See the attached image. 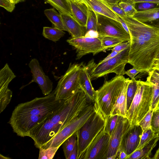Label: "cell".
Returning <instances> with one entry per match:
<instances>
[{"mask_svg":"<svg viewBox=\"0 0 159 159\" xmlns=\"http://www.w3.org/2000/svg\"><path fill=\"white\" fill-rule=\"evenodd\" d=\"M128 27L130 46L128 63L141 71L152 69L159 52V27L127 16L122 18Z\"/></svg>","mask_w":159,"mask_h":159,"instance_id":"1","label":"cell"},{"mask_svg":"<svg viewBox=\"0 0 159 159\" xmlns=\"http://www.w3.org/2000/svg\"><path fill=\"white\" fill-rule=\"evenodd\" d=\"M65 100H56L54 90L44 97L20 103L13 110L8 123L17 135L29 137L30 131L56 112Z\"/></svg>","mask_w":159,"mask_h":159,"instance_id":"2","label":"cell"},{"mask_svg":"<svg viewBox=\"0 0 159 159\" xmlns=\"http://www.w3.org/2000/svg\"><path fill=\"white\" fill-rule=\"evenodd\" d=\"M90 103L81 89L65 100L63 104L56 112L30 131L29 137L34 140L35 147L39 149L49 141Z\"/></svg>","mask_w":159,"mask_h":159,"instance_id":"3","label":"cell"},{"mask_svg":"<svg viewBox=\"0 0 159 159\" xmlns=\"http://www.w3.org/2000/svg\"><path fill=\"white\" fill-rule=\"evenodd\" d=\"M137 89L131 104L127 110L126 117L130 126L138 125L152 108V86L148 81L136 80Z\"/></svg>","mask_w":159,"mask_h":159,"instance_id":"4","label":"cell"},{"mask_svg":"<svg viewBox=\"0 0 159 159\" xmlns=\"http://www.w3.org/2000/svg\"><path fill=\"white\" fill-rule=\"evenodd\" d=\"M125 79L122 75H117L110 80L106 81L96 91L94 103L95 109L100 111L105 119L110 115Z\"/></svg>","mask_w":159,"mask_h":159,"instance_id":"5","label":"cell"},{"mask_svg":"<svg viewBox=\"0 0 159 159\" xmlns=\"http://www.w3.org/2000/svg\"><path fill=\"white\" fill-rule=\"evenodd\" d=\"M105 118L99 111L94 112L76 132L78 150L77 159H82L87 149L103 129Z\"/></svg>","mask_w":159,"mask_h":159,"instance_id":"6","label":"cell"},{"mask_svg":"<svg viewBox=\"0 0 159 159\" xmlns=\"http://www.w3.org/2000/svg\"><path fill=\"white\" fill-rule=\"evenodd\" d=\"M129 47L102 63L95 64L93 62L89 64L87 66L91 79H95L111 73L118 75H125V66L128 61Z\"/></svg>","mask_w":159,"mask_h":159,"instance_id":"7","label":"cell"},{"mask_svg":"<svg viewBox=\"0 0 159 159\" xmlns=\"http://www.w3.org/2000/svg\"><path fill=\"white\" fill-rule=\"evenodd\" d=\"M95 111L94 103L91 102L77 116L41 147L43 148L52 147H60L68 138L76 133Z\"/></svg>","mask_w":159,"mask_h":159,"instance_id":"8","label":"cell"},{"mask_svg":"<svg viewBox=\"0 0 159 159\" xmlns=\"http://www.w3.org/2000/svg\"><path fill=\"white\" fill-rule=\"evenodd\" d=\"M81 66L78 64H70L67 70L59 81L54 90L56 100H66L80 89L79 75Z\"/></svg>","mask_w":159,"mask_h":159,"instance_id":"9","label":"cell"},{"mask_svg":"<svg viewBox=\"0 0 159 159\" xmlns=\"http://www.w3.org/2000/svg\"><path fill=\"white\" fill-rule=\"evenodd\" d=\"M97 19V32L98 34L115 37L130 41L129 34L127 33L121 23L110 18L96 13Z\"/></svg>","mask_w":159,"mask_h":159,"instance_id":"10","label":"cell"},{"mask_svg":"<svg viewBox=\"0 0 159 159\" xmlns=\"http://www.w3.org/2000/svg\"><path fill=\"white\" fill-rule=\"evenodd\" d=\"M130 127L126 117L119 116L115 127L110 136L107 159H118L123 139Z\"/></svg>","mask_w":159,"mask_h":159,"instance_id":"11","label":"cell"},{"mask_svg":"<svg viewBox=\"0 0 159 159\" xmlns=\"http://www.w3.org/2000/svg\"><path fill=\"white\" fill-rule=\"evenodd\" d=\"M66 41L76 49L77 59L89 53L94 55L105 51L100 40L98 37L84 36L71 38Z\"/></svg>","mask_w":159,"mask_h":159,"instance_id":"12","label":"cell"},{"mask_svg":"<svg viewBox=\"0 0 159 159\" xmlns=\"http://www.w3.org/2000/svg\"><path fill=\"white\" fill-rule=\"evenodd\" d=\"M110 136L103 129L89 146L82 157L83 159H107Z\"/></svg>","mask_w":159,"mask_h":159,"instance_id":"13","label":"cell"},{"mask_svg":"<svg viewBox=\"0 0 159 159\" xmlns=\"http://www.w3.org/2000/svg\"><path fill=\"white\" fill-rule=\"evenodd\" d=\"M29 66L32 74V79L25 86L35 82L38 84L44 95L50 94L52 91V82L44 73L38 60L35 58L32 59Z\"/></svg>","mask_w":159,"mask_h":159,"instance_id":"14","label":"cell"},{"mask_svg":"<svg viewBox=\"0 0 159 159\" xmlns=\"http://www.w3.org/2000/svg\"><path fill=\"white\" fill-rule=\"evenodd\" d=\"M143 132L139 125L130 126L124 136L120 151H124L128 157L135 151L139 143Z\"/></svg>","mask_w":159,"mask_h":159,"instance_id":"15","label":"cell"},{"mask_svg":"<svg viewBox=\"0 0 159 159\" xmlns=\"http://www.w3.org/2000/svg\"><path fill=\"white\" fill-rule=\"evenodd\" d=\"M79 83L80 89L85 93L89 102L94 103L96 91L93 87L88 68L81 66L79 75Z\"/></svg>","mask_w":159,"mask_h":159,"instance_id":"16","label":"cell"},{"mask_svg":"<svg viewBox=\"0 0 159 159\" xmlns=\"http://www.w3.org/2000/svg\"><path fill=\"white\" fill-rule=\"evenodd\" d=\"M67 31L71 35L72 38L85 36L87 33L86 27L81 25L72 15L59 12Z\"/></svg>","mask_w":159,"mask_h":159,"instance_id":"17","label":"cell"},{"mask_svg":"<svg viewBox=\"0 0 159 159\" xmlns=\"http://www.w3.org/2000/svg\"><path fill=\"white\" fill-rule=\"evenodd\" d=\"M129 78H126L123 87L113 106L111 116L118 115L126 117L127 108V91L130 81Z\"/></svg>","mask_w":159,"mask_h":159,"instance_id":"18","label":"cell"},{"mask_svg":"<svg viewBox=\"0 0 159 159\" xmlns=\"http://www.w3.org/2000/svg\"><path fill=\"white\" fill-rule=\"evenodd\" d=\"M72 16L81 25L86 27L89 8L86 3L75 0H68Z\"/></svg>","mask_w":159,"mask_h":159,"instance_id":"19","label":"cell"},{"mask_svg":"<svg viewBox=\"0 0 159 159\" xmlns=\"http://www.w3.org/2000/svg\"><path fill=\"white\" fill-rule=\"evenodd\" d=\"M96 13L102 15L119 22L118 16L102 0H83Z\"/></svg>","mask_w":159,"mask_h":159,"instance_id":"20","label":"cell"},{"mask_svg":"<svg viewBox=\"0 0 159 159\" xmlns=\"http://www.w3.org/2000/svg\"><path fill=\"white\" fill-rule=\"evenodd\" d=\"M133 17L140 22L159 27V6L148 10L137 11Z\"/></svg>","mask_w":159,"mask_h":159,"instance_id":"21","label":"cell"},{"mask_svg":"<svg viewBox=\"0 0 159 159\" xmlns=\"http://www.w3.org/2000/svg\"><path fill=\"white\" fill-rule=\"evenodd\" d=\"M16 76L6 63L0 70V96L12 93L8 89L9 84Z\"/></svg>","mask_w":159,"mask_h":159,"instance_id":"22","label":"cell"},{"mask_svg":"<svg viewBox=\"0 0 159 159\" xmlns=\"http://www.w3.org/2000/svg\"><path fill=\"white\" fill-rule=\"evenodd\" d=\"M159 140V135H157L152 140L141 148L136 149L127 158V159H151V152L156 146Z\"/></svg>","mask_w":159,"mask_h":159,"instance_id":"23","label":"cell"},{"mask_svg":"<svg viewBox=\"0 0 159 159\" xmlns=\"http://www.w3.org/2000/svg\"><path fill=\"white\" fill-rule=\"evenodd\" d=\"M147 81L152 86V108L156 109L159 101V72L155 70H151L148 73Z\"/></svg>","mask_w":159,"mask_h":159,"instance_id":"24","label":"cell"},{"mask_svg":"<svg viewBox=\"0 0 159 159\" xmlns=\"http://www.w3.org/2000/svg\"><path fill=\"white\" fill-rule=\"evenodd\" d=\"M44 13L49 20L56 27L63 30L67 31L61 16L53 8L47 9Z\"/></svg>","mask_w":159,"mask_h":159,"instance_id":"25","label":"cell"},{"mask_svg":"<svg viewBox=\"0 0 159 159\" xmlns=\"http://www.w3.org/2000/svg\"><path fill=\"white\" fill-rule=\"evenodd\" d=\"M63 30L57 28L44 27L42 34L46 38L53 42L58 41L65 34Z\"/></svg>","mask_w":159,"mask_h":159,"instance_id":"26","label":"cell"},{"mask_svg":"<svg viewBox=\"0 0 159 159\" xmlns=\"http://www.w3.org/2000/svg\"><path fill=\"white\" fill-rule=\"evenodd\" d=\"M98 37L100 40L105 51L114 47L120 43L125 42L122 39L108 35L98 34Z\"/></svg>","mask_w":159,"mask_h":159,"instance_id":"27","label":"cell"},{"mask_svg":"<svg viewBox=\"0 0 159 159\" xmlns=\"http://www.w3.org/2000/svg\"><path fill=\"white\" fill-rule=\"evenodd\" d=\"M59 12L72 16L70 5L68 0H46Z\"/></svg>","mask_w":159,"mask_h":159,"instance_id":"28","label":"cell"},{"mask_svg":"<svg viewBox=\"0 0 159 159\" xmlns=\"http://www.w3.org/2000/svg\"><path fill=\"white\" fill-rule=\"evenodd\" d=\"M118 3L127 16L133 17L138 11L134 0H121Z\"/></svg>","mask_w":159,"mask_h":159,"instance_id":"29","label":"cell"},{"mask_svg":"<svg viewBox=\"0 0 159 159\" xmlns=\"http://www.w3.org/2000/svg\"><path fill=\"white\" fill-rule=\"evenodd\" d=\"M77 141V136L76 133L68 138L63 143V151L66 159H68Z\"/></svg>","mask_w":159,"mask_h":159,"instance_id":"30","label":"cell"},{"mask_svg":"<svg viewBox=\"0 0 159 159\" xmlns=\"http://www.w3.org/2000/svg\"><path fill=\"white\" fill-rule=\"evenodd\" d=\"M137 82L135 79L130 80L127 91V108H129L133 100L137 89Z\"/></svg>","mask_w":159,"mask_h":159,"instance_id":"31","label":"cell"},{"mask_svg":"<svg viewBox=\"0 0 159 159\" xmlns=\"http://www.w3.org/2000/svg\"><path fill=\"white\" fill-rule=\"evenodd\" d=\"M118 116V115H109L105 119L103 130L105 133L110 136L115 127Z\"/></svg>","mask_w":159,"mask_h":159,"instance_id":"32","label":"cell"},{"mask_svg":"<svg viewBox=\"0 0 159 159\" xmlns=\"http://www.w3.org/2000/svg\"><path fill=\"white\" fill-rule=\"evenodd\" d=\"M88 14L86 27L87 32L90 30L97 31L98 25L96 13L89 7H88Z\"/></svg>","mask_w":159,"mask_h":159,"instance_id":"33","label":"cell"},{"mask_svg":"<svg viewBox=\"0 0 159 159\" xmlns=\"http://www.w3.org/2000/svg\"><path fill=\"white\" fill-rule=\"evenodd\" d=\"M60 147H50L46 148L40 147L39 148V159H52Z\"/></svg>","mask_w":159,"mask_h":159,"instance_id":"34","label":"cell"},{"mask_svg":"<svg viewBox=\"0 0 159 159\" xmlns=\"http://www.w3.org/2000/svg\"><path fill=\"white\" fill-rule=\"evenodd\" d=\"M157 135L155 134L151 128L143 130L139 143L136 149L144 146Z\"/></svg>","mask_w":159,"mask_h":159,"instance_id":"35","label":"cell"},{"mask_svg":"<svg viewBox=\"0 0 159 159\" xmlns=\"http://www.w3.org/2000/svg\"><path fill=\"white\" fill-rule=\"evenodd\" d=\"M151 129L156 135H159V109L154 110L151 119Z\"/></svg>","mask_w":159,"mask_h":159,"instance_id":"36","label":"cell"},{"mask_svg":"<svg viewBox=\"0 0 159 159\" xmlns=\"http://www.w3.org/2000/svg\"><path fill=\"white\" fill-rule=\"evenodd\" d=\"M154 110L151 108L139 123L143 130L151 128V121Z\"/></svg>","mask_w":159,"mask_h":159,"instance_id":"37","label":"cell"},{"mask_svg":"<svg viewBox=\"0 0 159 159\" xmlns=\"http://www.w3.org/2000/svg\"><path fill=\"white\" fill-rule=\"evenodd\" d=\"M159 6V4L143 2L136 3L135 8L138 11L149 10Z\"/></svg>","mask_w":159,"mask_h":159,"instance_id":"38","label":"cell"},{"mask_svg":"<svg viewBox=\"0 0 159 159\" xmlns=\"http://www.w3.org/2000/svg\"><path fill=\"white\" fill-rule=\"evenodd\" d=\"M15 3L11 0H0V6L10 12H11L15 7Z\"/></svg>","mask_w":159,"mask_h":159,"instance_id":"39","label":"cell"},{"mask_svg":"<svg viewBox=\"0 0 159 159\" xmlns=\"http://www.w3.org/2000/svg\"><path fill=\"white\" fill-rule=\"evenodd\" d=\"M108 4L111 8L118 16L119 17L123 18L124 16H126L125 12L119 5L118 3Z\"/></svg>","mask_w":159,"mask_h":159,"instance_id":"40","label":"cell"},{"mask_svg":"<svg viewBox=\"0 0 159 159\" xmlns=\"http://www.w3.org/2000/svg\"><path fill=\"white\" fill-rule=\"evenodd\" d=\"M130 43V41L121 42L113 47L111 50L112 51H116L120 52L129 47Z\"/></svg>","mask_w":159,"mask_h":159,"instance_id":"41","label":"cell"},{"mask_svg":"<svg viewBox=\"0 0 159 159\" xmlns=\"http://www.w3.org/2000/svg\"><path fill=\"white\" fill-rule=\"evenodd\" d=\"M141 73V71L138 69L133 67L130 69L125 71V74L128 76L131 80L135 79V77L138 73Z\"/></svg>","mask_w":159,"mask_h":159,"instance_id":"42","label":"cell"},{"mask_svg":"<svg viewBox=\"0 0 159 159\" xmlns=\"http://www.w3.org/2000/svg\"><path fill=\"white\" fill-rule=\"evenodd\" d=\"M78 155V150L77 141L73 150L69 157L68 159H77Z\"/></svg>","mask_w":159,"mask_h":159,"instance_id":"43","label":"cell"},{"mask_svg":"<svg viewBox=\"0 0 159 159\" xmlns=\"http://www.w3.org/2000/svg\"><path fill=\"white\" fill-rule=\"evenodd\" d=\"M119 53V52L116 51H112L111 53L109 54L106 57L100 61L99 63H102L114 57L117 55Z\"/></svg>","mask_w":159,"mask_h":159,"instance_id":"44","label":"cell"},{"mask_svg":"<svg viewBox=\"0 0 159 159\" xmlns=\"http://www.w3.org/2000/svg\"><path fill=\"white\" fill-rule=\"evenodd\" d=\"M152 69L155 70L159 72V59H155L154 60Z\"/></svg>","mask_w":159,"mask_h":159,"instance_id":"45","label":"cell"},{"mask_svg":"<svg viewBox=\"0 0 159 159\" xmlns=\"http://www.w3.org/2000/svg\"><path fill=\"white\" fill-rule=\"evenodd\" d=\"M119 22L121 23L123 27L124 28L125 30L129 34V32L128 27L125 21L122 18L119 17Z\"/></svg>","mask_w":159,"mask_h":159,"instance_id":"46","label":"cell"},{"mask_svg":"<svg viewBox=\"0 0 159 159\" xmlns=\"http://www.w3.org/2000/svg\"><path fill=\"white\" fill-rule=\"evenodd\" d=\"M136 3L139 2H146L159 4V0H134Z\"/></svg>","mask_w":159,"mask_h":159,"instance_id":"47","label":"cell"},{"mask_svg":"<svg viewBox=\"0 0 159 159\" xmlns=\"http://www.w3.org/2000/svg\"><path fill=\"white\" fill-rule=\"evenodd\" d=\"M128 155L123 151H121L119 153L118 159H127Z\"/></svg>","mask_w":159,"mask_h":159,"instance_id":"48","label":"cell"},{"mask_svg":"<svg viewBox=\"0 0 159 159\" xmlns=\"http://www.w3.org/2000/svg\"><path fill=\"white\" fill-rule=\"evenodd\" d=\"M109 4H114L118 3L121 0H102Z\"/></svg>","mask_w":159,"mask_h":159,"instance_id":"49","label":"cell"},{"mask_svg":"<svg viewBox=\"0 0 159 159\" xmlns=\"http://www.w3.org/2000/svg\"><path fill=\"white\" fill-rule=\"evenodd\" d=\"M151 158L153 159H159V147L157 150L156 151L153 157Z\"/></svg>","mask_w":159,"mask_h":159,"instance_id":"50","label":"cell"},{"mask_svg":"<svg viewBox=\"0 0 159 159\" xmlns=\"http://www.w3.org/2000/svg\"><path fill=\"white\" fill-rule=\"evenodd\" d=\"M11 1L16 4L19 2H23L24 1V0H11Z\"/></svg>","mask_w":159,"mask_h":159,"instance_id":"51","label":"cell"},{"mask_svg":"<svg viewBox=\"0 0 159 159\" xmlns=\"http://www.w3.org/2000/svg\"><path fill=\"white\" fill-rule=\"evenodd\" d=\"M0 158L2 159V158L4 157V158L3 159H10V158H9V157H5V156H3V155H2L1 154H0Z\"/></svg>","mask_w":159,"mask_h":159,"instance_id":"52","label":"cell"},{"mask_svg":"<svg viewBox=\"0 0 159 159\" xmlns=\"http://www.w3.org/2000/svg\"><path fill=\"white\" fill-rule=\"evenodd\" d=\"M156 59H159V52L157 55V56Z\"/></svg>","mask_w":159,"mask_h":159,"instance_id":"53","label":"cell"},{"mask_svg":"<svg viewBox=\"0 0 159 159\" xmlns=\"http://www.w3.org/2000/svg\"><path fill=\"white\" fill-rule=\"evenodd\" d=\"M76 0V1H79V2H84V1L83 0Z\"/></svg>","mask_w":159,"mask_h":159,"instance_id":"54","label":"cell"},{"mask_svg":"<svg viewBox=\"0 0 159 159\" xmlns=\"http://www.w3.org/2000/svg\"><path fill=\"white\" fill-rule=\"evenodd\" d=\"M159 107V102H158V103L157 106V107Z\"/></svg>","mask_w":159,"mask_h":159,"instance_id":"55","label":"cell"},{"mask_svg":"<svg viewBox=\"0 0 159 159\" xmlns=\"http://www.w3.org/2000/svg\"><path fill=\"white\" fill-rule=\"evenodd\" d=\"M157 108V109H159V107H158L157 108Z\"/></svg>","mask_w":159,"mask_h":159,"instance_id":"56","label":"cell"}]
</instances>
